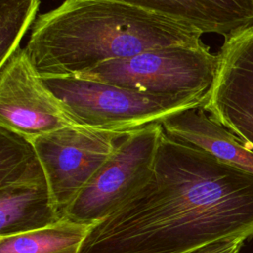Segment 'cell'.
<instances>
[{"label":"cell","instance_id":"obj_10","mask_svg":"<svg viewBox=\"0 0 253 253\" xmlns=\"http://www.w3.org/2000/svg\"><path fill=\"white\" fill-rule=\"evenodd\" d=\"M0 236L39 229L61 219L44 172L0 183Z\"/></svg>","mask_w":253,"mask_h":253},{"label":"cell","instance_id":"obj_7","mask_svg":"<svg viewBox=\"0 0 253 253\" xmlns=\"http://www.w3.org/2000/svg\"><path fill=\"white\" fill-rule=\"evenodd\" d=\"M77 126L45 85L25 48L0 66V126L29 140Z\"/></svg>","mask_w":253,"mask_h":253},{"label":"cell","instance_id":"obj_2","mask_svg":"<svg viewBox=\"0 0 253 253\" xmlns=\"http://www.w3.org/2000/svg\"><path fill=\"white\" fill-rule=\"evenodd\" d=\"M202 35L121 0H64L36 20L25 49L42 76H77L148 49L201 44Z\"/></svg>","mask_w":253,"mask_h":253},{"label":"cell","instance_id":"obj_1","mask_svg":"<svg viewBox=\"0 0 253 253\" xmlns=\"http://www.w3.org/2000/svg\"><path fill=\"white\" fill-rule=\"evenodd\" d=\"M253 234V174L161 135L151 177L94 223L78 253H188Z\"/></svg>","mask_w":253,"mask_h":253},{"label":"cell","instance_id":"obj_12","mask_svg":"<svg viewBox=\"0 0 253 253\" xmlns=\"http://www.w3.org/2000/svg\"><path fill=\"white\" fill-rule=\"evenodd\" d=\"M92 225L62 217L39 229L0 236V253H78Z\"/></svg>","mask_w":253,"mask_h":253},{"label":"cell","instance_id":"obj_11","mask_svg":"<svg viewBox=\"0 0 253 253\" xmlns=\"http://www.w3.org/2000/svg\"><path fill=\"white\" fill-rule=\"evenodd\" d=\"M164 132L179 141L199 147L219 160L253 174V151L203 107L188 109L161 122Z\"/></svg>","mask_w":253,"mask_h":253},{"label":"cell","instance_id":"obj_6","mask_svg":"<svg viewBox=\"0 0 253 253\" xmlns=\"http://www.w3.org/2000/svg\"><path fill=\"white\" fill-rule=\"evenodd\" d=\"M130 131L71 126L31 140L42 164L59 218L64 217L77 195Z\"/></svg>","mask_w":253,"mask_h":253},{"label":"cell","instance_id":"obj_9","mask_svg":"<svg viewBox=\"0 0 253 253\" xmlns=\"http://www.w3.org/2000/svg\"><path fill=\"white\" fill-rule=\"evenodd\" d=\"M224 39L253 27V0H121Z\"/></svg>","mask_w":253,"mask_h":253},{"label":"cell","instance_id":"obj_13","mask_svg":"<svg viewBox=\"0 0 253 253\" xmlns=\"http://www.w3.org/2000/svg\"><path fill=\"white\" fill-rule=\"evenodd\" d=\"M40 3L41 0H0V66L20 48Z\"/></svg>","mask_w":253,"mask_h":253},{"label":"cell","instance_id":"obj_5","mask_svg":"<svg viewBox=\"0 0 253 253\" xmlns=\"http://www.w3.org/2000/svg\"><path fill=\"white\" fill-rule=\"evenodd\" d=\"M162 133L161 123L130 131L77 195L64 217L94 224L146 184Z\"/></svg>","mask_w":253,"mask_h":253},{"label":"cell","instance_id":"obj_4","mask_svg":"<svg viewBox=\"0 0 253 253\" xmlns=\"http://www.w3.org/2000/svg\"><path fill=\"white\" fill-rule=\"evenodd\" d=\"M217 60V54L204 42L175 45L107 61L74 77L149 94L206 95Z\"/></svg>","mask_w":253,"mask_h":253},{"label":"cell","instance_id":"obj_3","mask_svg":"<svg viewBox=\"0 0 253 253\" xmlns=\"http://www.w3.org/2000/svg\"><path fill=\"white\" fill-rule=\"evenodd\" d=\"M42 76V75H41ZM77 126L130 131L201 107L206 95L149 94L74 76H42Z\"/></svg>","mask_w":253,"mask_h":253},{"label":"cell","instance_id":"obj_8","mask_svg":"<svg viewBox=\"0 0 253 253\" xmlns=\"http://www.w3.org/2000/svg\"><path fill=\"white\" fill-rule=\"evenodd\" d=\"M203 109L253 151V27L225 38Z\"/></svg>","mask_w":253,"mask_h":253},{"label":"cell","instance_id":"obj_14","mask_svg":"<svg viewBox=\"0 0 253 253\" xmlns=\"http://www.w3.org/2000/svg\"><path fill=\"white\" fill-rule=\"evenodd\" d=\"M251 237H253V234L249 233L232 236L202 246L188 253H239L244 242Z\"/></svg>","mask_w":253,"mask_h":253}]
</instances>
